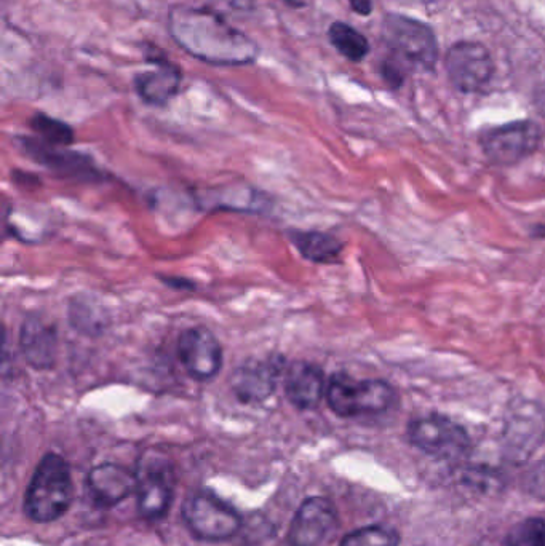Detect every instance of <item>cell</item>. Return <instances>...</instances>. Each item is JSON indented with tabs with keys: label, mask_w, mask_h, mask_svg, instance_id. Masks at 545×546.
I'll return each mask as SVG.
<instances>
[{
	"label": "cell",
	"mask_w": 545,
	"mask_h": 546,
	"mask_svg": "<svg viewBox=\"0 0 545 546\" xmlns=\"http://www.w3.org/2000/svg\"><path fill=\"white\" fill-rule=\"evenodd\" d=\"M168 29L176 44L205 63L240 66L255 61L258 55L250 37L207 8H173Z\"/></svg>",
	"instance_id": "1"
},
{
	"label": "cell",
	"mask_w": 545,
	"mask_h": 546,
	"mask_svg": "<svg viewBox=\"0 0 545 546\" xmlns=\"http://www.w3.org/2000/svg\"><path fill=\"white\" fill-rule=\"evenodd\" d=\"M74 500V483L68 460L48 452L37 465L24 494V513L32 523H53L68 513Z\"/></svg>",
	"instance_id": "2"
},
{
	"label": "cell",
	"mask_w": 545,
	"mask_h": 546,
	"mask_svg": "<svg viewBox=\"0 0 545 546\" xmlns=\"http://www.w3.org/2000/svg\"><path fill=\"white\" fill-rule=\"evenodd\" d=\"M327 401L331 411L339 417L381 414L397 401V393L386 380H357L338 372L328 380Z\"/></svg>",
	"instance_id": "3"
},
{
	"label": "cell",
	"mask_w": 545,
	"mask_h": 546,
	"mask_svg": "<svg viewBox=\"0 0 545 546\" xmlns=\"http://www.w3.org/2000/svg\"><path fill=\"white\" fill-rule=\"evenodd\" d=\"M545 443V409L538 401L510 403L502 428L501 449L507 462L525 465Z\"/></svg>",
	"instance_id": "4"
},
{
	"label": "cell",
	"mask_w": 545,
	"mask_h": 546,
	"mask_svg": "<svg viewBox=\"0 0 545 546\" xmlns=\"http://www.w3.org/2000/svg\"><path fill=\"white\" fill-rule=\"evenodd\" d=\"M138 476V511L148 521H159L170 511L175 495V468L162 452H144Z\"/></svg>",
	"instance_id": "5"
},
{
	"label": "cell",
	"mask_w": 545,
	"mask_h": 546,
	"mask_svg": "<svg viewBox=\"0 0 545 546\" xmlns=\"http://www.w3.org/2000/svg\"><path fill=\"white\" fill-rule=\"evenodd\" d=\"M183 521L195 539L203 542H226L242 531L243 518L223 500L208 492L187 497Z\"/></svg>",
	"instance_id": "6"
},
{
	"label": "cell",
	"mask_w": 545,
	"mask_h": 546,
	"mask_svg": "<svg viewBox=\"0 0 545 546\" xmlns=\"http://www.w3.org/2000/svg\"><path fill=\"white\" fill-rule=\"evenodd\" d=\"M382 36L395 55L414 68H434L438 60L435 34L427 24L410 16L387 15L382 26Z\"/></svg>",
	"instance_id": "7"
},
{
	"label": "cell",
	"mask_w": 545,
	"mask_h": 546,
	"mask_svg": "<svg viewBox=\"0 0 545 546\" xmlns=\"http://www.w3.org/2000/svg\"><path fill=\"white\" fill-rule=\"evenodd\" d=\"M542 130L531 120L507 123L483 133L480 138L486 159L499 167H510L538 151Z\"/></svg>",
	"instance_id": "8"
},
{
	"label": "cell",
	"mask_w": 545,
	"mask_h": 546,
	"mask_svg": "<svg viewBox=\"0 0 545 546\" xmlns=\"http://www.w3.org/2000/svg\"><path fill=\"white\" fill-rule=\"evenodd\" d=\"M408 438L413 446L438 459H459L470 449L466 428L443 416L413 420L408 427Z\"/></svg>",
	"instance_id": "9"
},
{
	"label": "cell",
	"mask_w": 545,
	"mask_h": 546,
	"mask_svg": "<svg viewBox=\"0 0 545 546\" xmlns=\"http://www.w3.org/2000/svg\"><path fill=\"white\" fill-rule=\"evenodd\" d=\"M178 358L192 379L208 382L223 368V347L210 329L192 326L178 339Z\"/></svg>",
	"instance_id": "10"
},
{
	"label": "cell",
	"mask_w": 545,
	"mask_h": 546,
	"mask_svg": "<svg viewBox=\"0 0 545 546\" xmlns=\"http://www.w3.org/2000/svg\"><path fill=\"white\" fill-rule=\"evenodd\" d=\"M445 68L451 84L464 93H475L490 84L493 77V58L477 42H458L448 50Z\"/></svg>",
	"instance_id": "11"
},
{
	"label": "cell",
	"mask_w": 545,
	"mask_h": 546,
	"mask_svg": "<svg viewBox=\"0 0 545 546\" xmlns=\"http://www.w3.org/2000/svg\"><path fill=\"white\" fill-rule=\"evenodd\" d=\"M338 513L327 497H309L296 511L288 531V546H320L335 531Z\"/></svg>",
	"instance_id": "12"
},
{
	"label": "cell",
	"mask_w": 545,
	"mask_h": 546,
	"mask_svg": "<svg viewBox=\"0 0 545 546\" xmlns=\"http://www.w3.org/2000/svg\"><path fill=\"white\" fill-rule=\"evenodd\" d=\"M138 489V476L117 463H101L87 476L90 499L101 508H112L124 502Z\"/></svg>",
	"instance_id": "13"
},
{
	"label": "cell",
	"mask_w": 545,
	"mask_h": 546,
	"mask_svg": "<svg viewBox=\"0 0 545 546\" xmlns=\"http://www.w3.org/2000/svg\"><path fill=\"white\" fill-rule=\"evenodd\" d=\"M282 371L283 358L280 357L243 364L232 377V392L242 403L264 401L274 393Z\"/></svg>",
	"instance_id": "14"
},
{
	"label": "cell",
	"mask_w": 545,
	"mask_h": 546,
	"mask_svg": "<svg viewBox=\"0 0 545 546\" xmlns=\"http://www.w3.org/2000/svg\"><path fill=\"white\" fill-rule=\"evenodd\" d=\"M283 388L288 401L301 411L317 408L323 396L327 395L322 369L307 361H296L285 369Z\"/></svg>",
	"instance_id": "15"
},
{
	"label": "cell",
	"mask_w": 545,
	"mask_h": 546,
	"mask_svg": "<svg viewBox=\"0 0 545 546\" xmlns=\"http://www.w3.org/2000/svg\"><path fill=\"white\" fill-rule=\"evenodd\" d=\"M20 345L31 366L37 369L52 368L58 350L55 326L48 325L40 318H29L21 328Z\"/></svg>",
	"instance_id": "16"
},
{
	"label": "cell",
	"mask_w": 545,
	"mask_h": 546,
	"mask_svg": "<svg viewBox=\"0 0 545 546\" xmlns=\"http://www.w3.org/2000/svg\"><path fill=\"white\" fill-rule=\"evenodd\" d=\"M154 69L136 77V90L149 104L164 106L178 93L181 85V72L170 61L152 58Z\"/></svg>",
	"instance_id": "17"
},
{
	"label": "cell",
	"mask_w": 545,
	"mask_h": 546,
	"mask_svg": "<svg viewBox=\"0 0 545 546\" xmlns=\"http://www.w3.org/2000/svg\"><path fill=\"white\" fill-rule=\"evenodd\" d=\"M290 238L296 250L307 261L331 264L338 261L339 256L343 254V242L330 234L314 232V230H307V232L295 230L291 232Z\"/></svg>",
	"instance_id": "18"
},
{
	"label": "cell",
	"mask_w": 545,
	"mask_h": 546,
	"mask_svg": "<svg viewBox=\"0 0 545 546\" xmlns=\"http://www.w3.org/2000/svg\"><path fill=\"white\" fill-rule=\"evenodd\" d=\"M24 144H28V149L36 157L37 162L63 171L64 175L92 178L93 173H96L88 157H82L74 152L53 151L52 147H48V144L44 146V144H37L34 141H24Z\"/></svg>",
	"instance_id": "19"
},
{
	"label": "cell",
	"mask_w": 545,
	"mask_h": 546,
	"mask_svg": "<svg viewBox=\"0 0 545 546\" xmlns=\"http://www.w3.org/2000/svg\"><path fill=\"white\" fill-rule=\"evenodd\" d=\"M328 36H330V42L333 44V47H335L344 58H347L349 61H354V63L362 61L363 58L368 55V52H370L368 40H366L365 36L360 34L357 29L349 26V24L339 23V21L338 23L331 24Z\"/></svg>",
	"instance_id": "20"
},
{
	"label": "cell",
	"mask_w": 545,
	"mask_h": 546,
	"mask_svg": "<svg viewBox=\"0 0 545 546\" xmlns=\"http://www.w3.org/2000/svg\"><path fill=\"white\" fill-rule=\"evenodd\" d=\"M400 535L384 526H366L347 534L339 546H398Z\"/></svg>",
	"instance_id": "21"
},
{
	"label": "cell",
	"mask_w": 545,
	"mask_h": 546,
	"mask_svg": "<svg viewBox=\"0 0 545 546\" xmlns=\"http://www.w3.org/2000/svg\"><path fill=\"white\" fill-rule=\"evenodd\" d=\"M32 130L47 141L48 146H68L74 141V131L68 123L45 114H36L31 120Z\"/></svg>",
	"instance_id": "22"
},
{
	"label": "cell",
	"mask_w": 545,
	"mask_h": 546,
	"mask_svg": "<svg viewBox=\"0 0 545 546\" xmlns=\"http://www.w3.org/2000/svg\"><path fill=\"white\" fill-rule=\"evenodd\" d=\"M504 546H545L544 519H525L512 527L504 540Z\"/></svg>",
	"instance_id": "23"
},
{
	"label": "cell",
	"mask_w": 545,
	"mask_h": 546,
	"mask_svg": "<svg viewBox=\"0 0 545 546\" xmlns=\"http://www.w3.org/2000/svg\"><path fill=\"white\" fill-rule=\"evenodd\" d=\"M523 487L534 499L545 500V460L534 463L523 478Z\"/></svg>",
	"instance_id": "24"
},
{
	"label": "cell",
	"mask_w": 545,
	"mask_h": 546,
	"mask_svg": "<svg viewBox=\"0 0 545 546\" xmlns=\"http://www.w3.org/2000/svg\"><path fill=\"white\" fill-rule=\"evenodd\" d=\"M349 4L354 8V12L359 13V15H370L371 10H373L371 0H349Z\"/></svg>",
	"instance_id": "25"
}]
</instances>
